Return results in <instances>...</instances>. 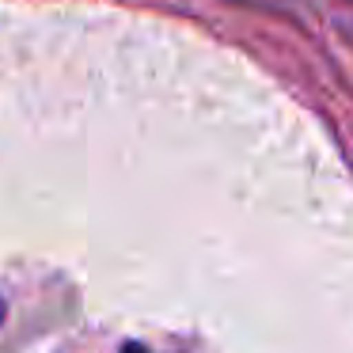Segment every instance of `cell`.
Masks as SVG:
<instances>
[{
    "label": "cell",
    "mask_w": 353,
    "mask_h": 353,
    "mask_svg": "<svg viewBox=\"0 0 353 353\" xmlns=\"http://www.w3.org/2000/svg\"><path fill=\"white\" fill-rule=\"evenodd\" d=\"M122 353H148V350H145V345H133V342H130V345H125Z\"/></svg>",
    "instance_id": "cell-1"
},
{
    "label": "cell",
    "mask_w": 353,
    "mask_h": 353,
    "mask_svg": "<svg viewBox=\"0 0 353 353\" xmlns=\"http://www.w3.org/2000/svg\"><path fill=\"white\" fill-rule=\"evenodd\" d=\"M0 319H4V304H0Z\"/></svg>",
    "instance_id": "cell-2"
}]
</instances>
